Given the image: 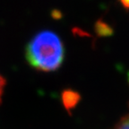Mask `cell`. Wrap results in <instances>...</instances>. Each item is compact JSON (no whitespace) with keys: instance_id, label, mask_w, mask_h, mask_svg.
I'll list each match as a JSON object with an SVG mask.
<instances>
[{"instance_id":"1","label":"cell","mask_w":129,"mask_h":129,"mask_svg":"<svg viewBox=\"0 0 129 129\" xmlns=\"http://www.w3.org/2000/svg\"><path fill=\"white\" fill-rule=\"evenodd\" d=\"M25 56L29 64L36 70L56 71L64 61V45L55 32L43 30L30 40L26 47Z\"/></svg>"},{"instance_id":"2","label":"cell","mask_w":129,"mask_h":129,"mask_svg":"<svg viewBox=\"0 0 129 129\" xmlns=\"http://www.w3.org/2000/svg\"><path fill=\"white\" fill-rule=\"evenodd\" d=\"M78 94L75 92H73L72 91H67L64 92V101L66 106L67 107H71L75 103L77 102L78 101Z\"/></svg>"},{"instance_id":"3","label":"cell","mask_w":129,"mask_h":129,"mask_svg":"<svg viewBox=\"0 0 129 129\" xmlns=\"http://www.w3.org/2000/svg\"><path fill=\"white\" fill-rule=\"evenodd\" d=\"M96 30L97 32L99 33V35H104V36H107V35H109L112 32V30L109 27L107 23H105L103 22H98L96 25Z\"/></svg>"},{"instance_id":"4","label":"cell","mask_w":129,"mask_h":129,"mask_svg":"<svg viewBox=\"0 0 129 129\" xmlns=\"http://www.w3.org/2000/svg\"><path fill=\"white\" fill-rule=\"evenodd\" d=\"M115 129H129V116L121 119L120 122L116 125Z\"/></svg>"},{"instance_id":"5","label":"cell","mask_w":129,"mask_h":129,"mask_svg":"<svg viewBox=\"0 0 129 129\" xmlns=\"http://www.w3.org/2000/svg\"><path fill=\"white\" fill-rule=\"evenodd\" d=\"M6 79L0 75V102H1V100H2V95L3 92H4V89L5 86H6Z\"/></svg>"},{"instance_id":"6","label":"cell","mask_w":129,"mask_h":129,"mask_svg":"<svg viewBox=\"0 0 129 129\" xmlns=\"http://www.w3.org/2000/svg\"><path fill=\"white\" fill-rule=\"evenodd\" d=\"M119 2L125 9L129 10V0H119Z\"/></svg>"},{"instance_id":"7","label":"cell","mask_w":129,"mask_h":129,"mask_svg":"<svg viewBox=\"0 0 129 129\" xmlns=\"http://www.w3.org/2000/svg\"><path fill=\"white\" fill-rule=\"evenodd\" d=\"M128 80H129V74H128Z\"/></svg>"}]
</instances>
